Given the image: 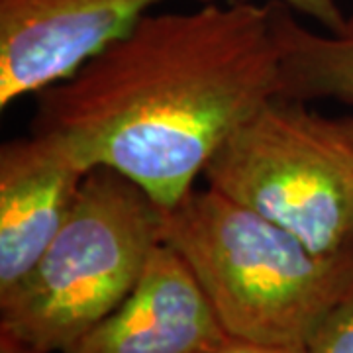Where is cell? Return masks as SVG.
Returning <instances> with one entry per match:
<instances>
[{"mask_svg":"<svg viewBox=\"0 0 353 353\" xmlns=\"http://www.w3.org/2000/svg\"><path fill=\"white\" fill-rule=\"evenodd\" d=\"M279 94L271 2H201L145 14L38 92L32 132L57 139L87 171L110 167L171 208L222 141Z\"/></svg>","mask_w":353,"mask_h":353,"instance_id":"obj_1","label":"cell"},{"mask_svg":"<svg viewBox=\"0 0 353 353\" xmlns=\"http://www.w3.org/2000/svg\"><path fill=\"white\" fill-rule=\"evenodd\" d=\"M161 241L187 263L232 338L306 347L353 294V248L318 253L287 228L218 190L165 208Z\"/></svg>","mask_w":353,"mask_h":353,"instance_id":"obj_2","label":"cell"},{"mask_svg":"<svg viewBox=\"0 0 353 353\" xmlns=\"http://www.w3.org/2000/svg\"><path fill=\"white\" fill-rule=\"evenodd\" d=\"M165 208L110 167L83 179L63 226L16 287L0 294V332L63 353L124 303L161 243Z\"/></svg>","mask_w":353,"mask_h":353,"instance_id":"obj_3","label":"cell"},{"mask_svg":"<svg viewBox=\"0 0 353 353\" xmlns=\"http://www.w3.org/2000/svg\"><path fill=\"white\" fill-rule=\"evenodd\" d=\"M202 176L314 252L353 248V114L273 97L222 141Z\"/></svg>","mask_w":353,"mask_h":353,"instance_id":"obj_4","label":"cell"},{"mask_svg":"<svg viewBox=\"0 0 353 353\" xmlns=\"http://www.w3.org/2000/svg\"><path fill=\"white\" fill-rule=\"evenodd\" d=\"M161 2L0 0V108L77 73Z\"/></svg>","mask_w":353,"mask_h":353,"instance_id":"obj_5","label":"cell"},{"mask_svg":"<svg viewBox=\"0 0 353 353\" xmlns=\"http://www.w3.org/2000/svg\"><path fill=\"white\" fill-rule=\"evenodd\" d=\"M228 340L199 281L161 241L124 303L63 353H218Z\"/></svg>","mask_w":353,"mask_h":353,"instance_id":"obj_6","label":"cell"},{"mask_svg":"<svg viewBox=\"0 0 353 353\" xmlns=\"http://www.w3.org/2000/svg\"><path fill=\"white\" fill-rule=\"evenodd\" d=\"M87 169L57 139L32 132L0 148V294L36 265L75 202Z\"/></svg>","mask_w":353,"mask_h":353,"instance_id":"obj_7","label":"cell"},{"mask_svg":"<svg viewBox=\"0 0 353 353\" xmlns=\"http://www.w3.org/2000/svg\"><path fill=\"white\" fill-rule=\"evenodd\" d=\"M271 6L281 59L279 97L332 101L353 108V12L338 32H314L299 22L289 6Z\"/></svg>","mask_w":353,"mask_h":353,"instance_id":"obj_8","label":"cell"},{"mask_svg":"<svg viewBox=\"0 0 353 353\" xmlns=\"http://www.w3.org/2000/svg\"><path fill=\"white\" fill-rule=\"evenodd\" d=\"M304 352L353 353V294L324 318Z\"/></svg>","mask_w":353,"mask_h":353,"instance_id":"obj_9","label":"cell"},{"mask_svg":"<svg viewBox=\"0 0 353 353\" xmlns=\"http://www.w3.org/2000/svg\"><path fill=\"white\" fill-rule=\"evenodd\" d=\"M289 6L292 12L306 16L324 28V32H338L345 24V16L338 0H271Z\"/></svg>","mask_w":353,"mask_h":353,"instance_id":"obj_10","label":"cell"},{"mask_svg":"<svg viewBox=\"0 0 353 353\" xmlns=\"http://www.w3.org/2000/svg\"><path fill=\"white\" fill-rule=\"evenodd\" d=\"M218 353H306L304 347H283V345H265V343H255V341L238 340L232 338L226 341V345Z\"/></svg>","mask_w":353,"mask_h":353,"instance_id":"obj_11","label":"cell"},{"mask_svg":"<svg viewBox=\"0 0 353 353\" xmlns=\"http://www.w3.org/2000/svg\"><path fill=\"white\" fill-rule=\"evenodd\" d=\"M0 353H50L14 338L8 332H0Z\"/></svg>","mask_w":353,"mask_h":353,"instance_id":"obj_12","label":"cell"}]
</instances>
